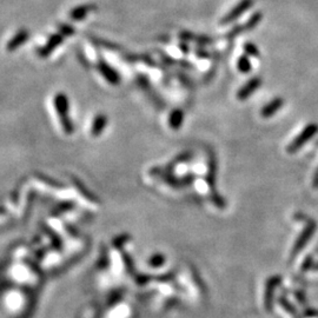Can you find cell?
<instances>
[{
  "mask_svg": "<svg viewBox=\"0 0 318 318\" xmlns=\"http://www.w3.org/2000/svg\"><path fill=\"white\" fill-rule=\"evenodd\" d=\"M54 107L58 112V114L60 115L61 118V124H63V128L65 131H68L70 133L72 131V123L71 119L68 117V99L67 97L64 95V93H57L56 97H54Z\"/></svg>",
  "mask_w": 318,
  "mask_h": 318,
  "instance_id": "6da1fadb",
  "label": "cell"
},
{
  "mask_svg": "<svg viewBox=\"0 0 318 318\" xmlns=\"http://www.w3.org/2000/svg\"><path fill=\"white\" fill-rule=\"evenodd\" d=\"M254 4H255L254 0H241L236 6L232 7V10H231L230 12H227L225 16L222 18L220 25H229L231 23H233L234 20H237L238 18L243 16L248 10H250L251 7L254 6Z\"/></svg>",
  "mask_w": 318,
  "mask_h": 318,
  "instance_id": "7a4b0ae2",
  "label": "cell"
},
{
  "mask_svg": "<svg viewBox=\"0 0 318 318\" xmlns=\"http://www.w3.org/2000/svg\"><path fill=\"white\" fill-rule=\"evenodd\" d=\"M64 43V35H61L60 33H54L52 34L51 37L46 44L43 46V48H39L37 50V54L39 58H48L50 54H51L54 50H56L58 46L61 45Z\"/></svg>",
  "mask_w": 318,
  "mask_h": 318,
  "instance_id": "3957f363",
  "label": "cell"
},
{
  "mask_svg": "<svg viewBox=\"0 0 318 318\" xmlns=\"http://www.w3.org/2000/svg\"><path fill=\"white\" fill-rule=\"evenodd\" d=\"M262 85V78L254 77L245 83V84L240 89V91L237 92V98L240 100H245L250 97L252 93L261 88Z\"/></svg>",
  "mask_w": 318,
  "mask_h": 318,
  "instance_id": "277c9868",
  "label": "cell"
},
{
  "mask_svg": "<svg viewBox=\"0 0 318 318\" xmlns=\"http://www.w3.org/2000/svg\"><path fill=\"white\" fill-rule=\"evenodd\" d=\"M97 68H98L100 74H102L110 84L117 85L118 83L121 82V75H119L118 72L115 71L113 67H111L106 61L100 59L98 61V64H97Z\"/></svg>",
  "mask_w": 318,
  "mask_h": 318,
  "instance_id": "5b68a950",
  "label": "cell"
},
{
  "mask_svg": "<svg viewBox=\"0 0 318 318\" xmlns=\"http://www.w3.org/2000/svg\"><path fill=\"white\" fill-rule=\"evenodd\" d=\"M28 37H30V32L25 30V28H21V30L18 31L17 33L10 39L9 43H7L6 50L9 52L17 51L20 46H23L25 43L28 41Z\"/></svg>",
  "mask_w": 318,
  "mask_h": 318,
  "instance_id": "8992f818",
  "label": "cell"
},
{
  "mask_svg": "<svg viewBox=\"0 0 318 318\" xmlns=\"http://www.w3.org/2000/svg\"><path fill=\"white\" fill-rule=\"evenodd\" d=\"M96 10H97V7L96 5H93V4H83V5L75 6L74 9H72L68 16H70L72 20L82 21V20H84L90 13Z\"/></svg>",
  "mask_w": 318,
  "mask_h": 318,
  "instance_id": "52a82bcc",
  "label": "cell"
},
{
  "mask_svg": "<svg viewBox=\"0 0 318 318\" xmlns=\"http://www.w3.org/2000/svg\"><path fill=\"white\" fill-rule=\"evenodd\" d=\"M283 104L284 102L282 98H274L273 100H271L269 104H266V105L262 108V115L264 118L271 117V115H273L282 106H283Z\"/></svg>",
  "mask_w": 318,
  "mask_h": 318,
  "instance_id": "ba28073f",
  "label": "cell"
},
{
  "mask_svg": "<svg viewBox=\"0 0 318 318\" xmlns=\"http://www.w3.org/2000/svg\"><path fill=\"white\" fill-rule=\"evenodd\" d=\"M262 19H263V13L259 12V11H257V12H255L250 18H249L247 23L244 24L245 31H252V30H254V28H256L259 24H261Z\"/></svg>",
  "mask_w": 318,
  "mask_h": 318,
  "instance_id": "9c48e42d",
  "label": "cell"
},
{
  "mask_svg": "<svg viewBox=\"0 0 318 318\" xmlns=\"http://www.w3.org/2000/svg\"><path fill=\"white\" fill-rule=\"evenodd\" d=\"M237 67L242 73H250L252 70L250 57L247 56V54H243V56H241L240 58H238Z\"/></svg>",
  "mask_w": 318,
  "mask_h": 318,
  "instance_id": "30bf717a",
  "label": "cell"
},
{
  "mask_svg": "<svg viewBox=\"0 0 318 318\" xmlns=\"http://www.w3.org/2000/svg\"><path fill=\"white\" fill-rule=\"evenodd\" d=\"M183 112L180 110H175L170 115V126L173 129H178L183 123Z\"/></svg>",
  "mask_w": 318,
  "mask_h": 318,
  "instance_id": "8fae6325",
  "label": "cell"
},
{
  "mask_svg": "<svg viewBox=\"0 0 318 318\" xmlns=\"http://www.w3.org/2000/svg\"><path fill=\"white\" fill-rule=\"evenodd\" d=\"M244 52L247 56L249 57H254V58H258L259 57V49L256 46L254 43H245L244 44Z\"/></svg>",
  "mask_w": 318,
  "mask_h": 318,
  "instance_id": "7c38bea8",
  "label": "cell"
},
{
  "mask_svg": "<svg viewBox=\"0 0 318 318\" xmlns=\"http://www.w3.org/2000/svg\"><path fill=\"white\" fill-rule=\"evenodd\" d=\"M74 32H75V30H74V27L72 26V25L64 24V23L58 25V33L64 35V37H70V35L74 34Z\"/></svg>",
  "mask_w": 318,
  "mask_h": 318,
  "instance_id": "4fadbf2b",
  "label": "cell"
},
{
  "mask_svg": "<svg viewBox=\"0 0 318 318\" xmlns=\"http://www.w3.org/2000/svg\"><path fill=\"white\" fill-rule=\"evenodd\" d=\"M105 124H106L105 115L100 114L98 115V117H96L95 123H93V128H92L93 133H99V131H102V129L105 126Z\"/></svg>",
  "mask_w": 318,
  "mask_h": 318,
  "instance_id": "5bb4252c",
  "label": "cell"
},
{
  "mask_svg": "<svg viewBox=\"0 0 318 318\" xmlns=\"http://www.w3.org/2000/svg\"><path fill=\"white\" fill-rule=\"evenodd\" d=\"M243 32H245V28H244V25H236L233 28H231V30L227 32L226 34V39H233L236 38L237 35H240L243 33Z\"/></svg>",
  "mask_w": 318,
  "mask_h": 318,
  "instance_id": "9a60e30c",
  "label": "cell"
},
{
  "mask_svg": "<svg viewBox=\"0 0 318 318\" xmlns=\"http://www.w3.org/2000/svg\"><path fill=\"white\" fill-rule=\"evenodd\" d=\"M196 37H197L196 34L189 31H182L179 33V38L182 39L183 42H194L196 41Z\"/></svg>",
  "mask_w": 318,
  "mask_h": 318,
  "instance_id": "2e32d148",
  "label": "cell"
},
{
  "mask_svg": "<svg viewBox=\"0 0 318 318\" xmlns=\"http://www.w3.org/2000/svg\"><path fill=\"white\" fill-rule=\"evenodd\" d=\"M194 43H197L200 46H205L212 44L213 39H211V37H207V35H197Z\"/></svg>",
  "mask_w": 318,
  "mask_h": 318,
  "instance_id": "e0dca14e",
  "label": "cell"
},
{
  "mask_svg": "<svg viewBox=\"0 0 318 318\" xmlns=\"http://www.w3.org/2000/svg\"><path fill=\"white\" fill-rule=\"evenodd\" d=\"M196 56L197 58H200V59H208V58H210V53H209L203 46H201V48H197L196 50Z\"/></svg>",
  "mask_w": 318,
  "mask_h": 318,
  "instance_id": "ac0fdd59",
  "label": "cell"
},
{
  "mask_svg": "<svg viewBox=\"0 0 318 318\" xmlns=\"http://www.w3.org/2000/svg\"><path fill=\"white\" fill-rule=\"evenodd\" d=\"M179 49H180V51H182L183 53H185V54H187L191 51V49L189 48V45L186 44V42L182 43V44H179Z\"/></svg>",
  "mask_w": 318,
  "mask_h": 318,
  "instance_id": "d6986e66",
  "label": "cell"
}]
</instances>
